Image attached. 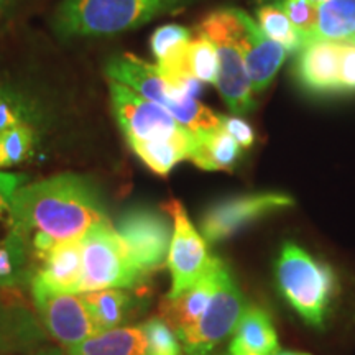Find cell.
I'll return each instance as SVG.
<instances>
[{"mask_svg": "<svg viewBox=\"0 0 355 355\" xmlns=\"http://www.w3.org/2000/svg\"><path fill=\"white\" fill-rule=\"evenodd\" d=\"M8 216L12 230L25 243L33 237H46L55 243L78 241L107 219L94 183L73 173L21 184L13 194Z\"/></svg>", "mask_w": 355, "mask_h": 355, "instance_id": "1", "label": "cell"}, {"mask_svg": "<svg viewBox=\"0 0 355 355\" xmlns=\"http://www.w3.org/2000/svg\"><path fill=\"white\" fill-rule=\"evenodd\" d=\"M193 0H63L51 26L61 40L109 38L183 10Z\"/></svg>", "mask_w": 355, "mask_h": 355, "instance_id": "2", "label": "cell"}, {"mask_svg": "<svg viewBox=\"0 0 355 355\" xmlns=\"http://www.w3.org/2000/svg\"><path fill=\"white\" fill-rule=\"evenodd\" d=\"M105 76L168 110L189 132L199 133L220 125L219 114L202 105L196 97H191L181 89L168 84L159 76L155 64L146 63L140 58L133 55L114 56L105 64Z\"/></svg>", "mask_w": 355, "mask_h": 355, "instance_id": "3", "label": "cell"}, {"mask_svg": "<svg viewBox=\"0 0 355 355\" xmlns=\"http://www.w3.org/2000/svg\"><path fill=\"white\" fill-rule=\"evenodd\" d=\"M277 283L282 295L306 322L322 327L336 293V278L329 266L288 242L277 261Z\"/></svg>", "mask_w": 355, "mask_h": 355, "instance_id": "4", "label": "cell"}, {"mask_svg": "<svg viewBox=\"0 0 355 355\" xmlns=\"http://www.w3.org/2000/svg\"><path fill=\"white\" fill-rule=\"evenodd\" d=\"M239 26L237 8H222L209 13L198 30L216 46L219 58L217 91L234 114L242 115L255 109V92L237 43Z\"/></svg>", "mask_w": 355, "mask_h": 355, "instance_id": "5", "label": "cell"}, {"mask_svg": "<svg viewBox=\"0 0 355 355\" xmlns=\"http://www.w3.org/2000/svg\"><path fill=\"white\" fill-rule=\"evenodd\" d=\"M81 243L84 265L81 293L105 288L130 290L144 278V273L133 263L125 243L109 219L89 229Z\"/></svg>", "mask_w": 355, "mask_h": 355, "instance_id": "6", "label": "cell"}, {"mask_svg": "<svg viewBox=\"0 0 355 355\" xmlns=\"http://www.w3.org/2000/svg\"><path fill=\"white\" fill-rule=\"evenodd\" d=\"M245 311V300L224 263L219 265L216 286L202 316L188 331L178 334L188 355L209 354L222 339L234 332Z\"/></svg>", "mask_w": 355, "mask_h": 355, "instance_id": "7", "label": "cell"}, {"mask_svg": "<svg viewBox=\"0 0 355 355\" xmlns=\"http://www.w3.org/2000/svg\"><path fill=\"white\" fill-rule=\"evenodd\" d=\"M107 81L114 115L128 144L186 140L194 135L181 125L168 110L146 101L145 97L121 83L110 79Z\"/></svg>", "mask_w": 355, "mask_h": 355, "instance_id": "8", "label": "cell"}, {"mask_svg": "<svg viewBox=\"0 0 355 355\" xmlns=\"http://www.w3.org/2000/svg\"><path fill=\"white\" fill-rule=\"evenodd\" d=\"M166 211L173 217V235L168 250V268L171 272L170 298L194 286L216 265L217 259L207 250V243L191 222L183 204L170 201Z\"/></svg>", "mask_w": 355, "mask_h": 355, "instance_id": "9", "label": "cell"}, {"mask_svg": "<svg viewBox=\"0 0 355 355\" xmlns=\"http://www.w3.org/2000/svg\"><path fill=\"white\" fill-rule=\"evenodd\" d=\"M32 295L40 322L66 349L97 334L81 295L51 290L35 277L32 278Z\"/></svg>", "mask_w": 355, "mask_h": 355, "instance_id": "10", "label": "cell"}, {"mask_svg": "<svg viewBox=\"0 0 355 355\" xmlns=\"http://www.w3.org/2000/svg\"><path fill=\"white\" fill-rule=\"evenodd\" d=\"M293 198L283 193H252L212 204L201 220L206 242H220L263 216L293 206Z\"/></svg>", "mask_w": 355, "mask_h": 355, "instance_id": "11", "label": "cell"}, {"mask_svg": "<svg viewBox=\"0 0 355 355\" xmlns=\"http://www.w3.org/2000/svg\"><path fill=\"white\" fill-rule=\"evenodd\" d=\"M117 232L133 263L146 275L165 263L171 243V229L165 217L148 209H133L117 222Z\"/></svg>", "mask_w": 355, "mask_h": 355, "instance_id": "12", "label": "cell"}, {"mask_svg": "<svg viewBox=\"0 0 355 355\" xmlns=\"http://www.w3.org/2000/svg\"><path fill=\"white\" fill-rule=\"evenodd\" d=\"M343 42L314 38L304 43L293 64V76L301 89L314 96H343L340 83Z\"/></svg>", "mask_w": 355, "mask_h": 355, "instance_id": "13", "label": "cell"}, {"mask_svg": "<svg viewBox=\"0 0 355 355\" xmlns=\"http://www.w3.org/2000/svg\"><path fill=\"white\" fill-rule=\"evenodd\" d=\"M237 15L241 20L237 33L239 48L242 51L254 92L260 94L272 84L279 68L285 63L288 51L282 44L266 37L259 24L241 8H237Z\"/></svg>", "mask_w": 355, "mask_h": 355, "instance_id": "14", "label": "cell"}, {"mask_svg": "<svg viewBox=\"0 0 355 355\" xmlns=\"http://www.w3.org/2000/svg\"><path fill=\"white\" fill-rule=\"evenodd\" d=\"M38 260L42 263L33 277L38 278L43 285L73 295L81 293L84 275L81 239L58 242Z\"/></svg>", "mask_w": 355, "mask_h": 355, "instance_id": "15", "label": "cell"}, {"mask_svg": "<svg viewBox=\"0 0 355 355\" xmlns=\"http://www.w3.org/2000/svg\"><path fill=\"white\" fill-rule=\"evenodd\" d=\"M220 263L222 261L217 259L211 272L202 279H199L196 285L175 296V298L166 296L163 300L162 319L175 331L176 336L193 327L198 322V319L202 316L204 309H206L212 296V291H214L217 270H219Z\"/></svg>", "mask_w": 355, "mask_h": 355, "instance_id": "16", "label": "cell"}, {"mask_svg": "<svg viewBox=\"0 0 355 355\" xmlns=\"http://www.w3.org/2000/svg\"><path fill=\"white\" fill-rule=\"evenodd\" d=\"M38 319L20 303H12L0 290V355L28 352L43 340Z\"/></svg>", "mask_w": 355, "mask_h": 355, "instance_id": "17", "label": "cell"}, {"mask_svg": "<svg viewBox=\"0 0 355 355\" xmlns=\"http://www.w3.org/2000/svg\"><path fill=\"white\" fill-rule=\"evenodd\" d=\"M232 355H277L278 337L268 314L260 308L243 311L234 329Z\"/></svg>", "mask_w": 355, "mask_h": 355, "instance_id": "18", "label": "cell"}, {"mask_svg": "<svg viewBox=\"0 0 355 355\" xmlns=\"http://www.w3.org/2000/svg\"><path fill=\"white\" fill-rule=\"evenodd\" d=\"M194 148L189 159L206 171H230L242 157V146L220 125L194 133Z\"/></svg>", "mask_w": 355, "mask_h": 355, "instance_id": "19", "label": "cell"}, {"mask_svg": "<svg viewBox=\"0 0 355 355\" xmlns=\"http://www.w3.org/2000/svg\"><path fill=\"white\" fill-rule=\"evenodd\" d=\"M66 355H146L144 326L101 331L66 349Z\"/></svg>", "mask_w": 355, "mask_h": 355, "instance_id": "20", "label": "cell"}, {"mask_svg": "<svg viewBox=\"0 0 355 355\" xmlns=\"http://www.w3.org/2000/svg\"><path fill=\"white\" fill-rule=\"evenodd\" d=\"M83 303L89 311L97 332L121 327L132 308V298L121 288L81 293Z\"/></svg>", "mask_w": 355, "mask_h": 355, "instance_id": "21", "label": "cell"}, {"mask_svg": "<svg viewBox=\"0 0 355 355\" xmlns=\"http://www.w3.org/2000/svg\"><path fill=\"white\" fill-rule=\"evenodd\" d=\"M194 135L186 140L166 141H132L133 153L157 175L166 176L178 163L189 159L194 148Z\"/></svg>", "mask_w": 355, "mask_h": 355, "instance_id": "22", "label": "cell"}, {"mask_svg": "<svg viewBox=\"0 0 355 355\" xmlns=\"http://www.w3.org/2000/svg\"><path fill=\"white\" fill-rule=\"evenodd\" d=\"M316 38L355 42V0L319 2Z\"/></svg>", "mask_w": 355, "mask_h": 355, "instance_id": "23", "label": "cell"}, {"mask_svg": "<svg viewBox=\"0 0 355 355\" xmlns=\"http://www.w3.org/2000/svg\"><path fill=\"white\" fill-rule=\"evenodd\" d=\"M257 24L266 37L282 44L290 53H298L304 46V38L296 32L285 12L272 2H263L257 7Z\"/></svg>", "mask_w": 355, "mask_h": 355, "instance_id": "24", "label": "cell"}, {"mask_svg": "<svg viewBox=\"0 0 355 355\" xmlns=\"http://www.w3.org/2000/svg\"><path fill=\"white\" fill-rule=\"evenodd\" d=\"M26 243L10 229L0 241V290H12L26 278Z\"/></svg>", "mask_w": 355, "mask_h": 355, "instance_id": "25", "label": "cell"}, {"mask_svg": "<svg viewBox=\"0 0 355 355\" xmlns=\"http://www.w3.org/2000/svg\"><path fill=\"white\" fill-rule=\"evenodd\" d=\"M35 133L24 121L0 132V170L25 162L32 155Z\"/></svg>", "mask_w": 355, "mask_h": 355, "instance_id": "26", "label": "cell"}, {"mask_svg": "<svg viewBox=\"0 0 355 355\" xmlns=\"http://www.w3.org/2000/svg\"><path fill=\"white\" fill-rule=\"evenodd\" d=\"M186 60L191 74L202 84H216L217 71H219V58L216 46L209 38L199 33L196 38H191L186 48Z\"/></svg>", "mask_w": 355, "mask_h": 355, "instance_id": "27", "label": "cell"}, {"mask_svg": "<svg viewBox=\"0 0 355 355\" xmlns=\"http://www.w3.org/2000/svg\"><path fill=\"white\" fill-rule=\"evenodd\" d=\"M266 2L275 3L285 12L288 20L304 38V42L316 38L319 2L314 0H266Z\"/></svg>", "mask_w": 355, "mask_h": 355, "instance_id": "28", "label": "cell"}, {"mask_svg": "<svg viewBox=\"0 0 355 355\" xmlns=\"http://www.w3.org/2000/svg\"><path fill=\"white\" fill-rule=\"evenodd\" d=\"M146 355H181L180 340L163 319H152L144 326Z\"/></svg>", "mask_w": 355, "mask_h": 355, "instance_id": "29", "label": "cell"}, {"mask_svg": "<svg viewBox=\"0 0 355 355\" xmlns=\"http://www.w3.org/2000/svg\"><path fill=\"white\" fill-rule=\"evenodd\" d=\"M191 42V33L188 28H184L183 25H163L157 28L150 40V48H152V55L155 61L165 60L166 56H170L171 53H175L183 48L184 44Z\"/></svg>", "mask_w": 355, "mask_h": 355, "instance_id": "30", "label": "cell"}, {"mask_svg": "<svg viewBox=\"0 0 355 355\" xmlns=\"http://www.w3.org/2000/svg\"><path fill=\"white\" fill-rule=\"evenodd\" d=\"M220 127L237 141L242 148H250L255 141V133L243 119L237 115H220Z\"/></svg>", "mask_w": 355, "mask_h": 355, "instance_id": "31", "label": "cell"}, {"mask_svg": "<svg viewBox=\"0 0 355 355\" xmlns=\"http://www.w3.org/2000/svg\"><path fill=\"white\" fill-rule=\"evenodd\" d=\"M340 83L343 94H355V42H343Z\"/></svg>", "mask_w": 355, "mask_h": 355, "instance_id": "32", "label": "cell"}, {"mask_svg": "<svg viewBox=\"0 0 355 355\" xmlns=\"http://www.w3.org/2000/svg\"><path fill=\"white\" fill-rule=\"evenodd\" d=\"M24 176L0 171V214L10 211V202L15 191L21 186Z\"/></svg>", "mask_w": 355, "mask_h": 355, "instance_id": "33", "label": "cell"}, {"mask_svg": "<svg viewBox=\"0 0 355 355\" xmlns=\"http://www.w3.org/2000/svg\"><path fill=\"white\" fill-rule=\"evenodd\" d=\"M21 121H24V119L20 117L19 105L13 104L12 99H8L7 96H3L2 92H0V132L6 130L7 127L15 125V123H19Z\"/></svg>", "mask_w": 355, "mask_h": 355, "instance_id": "34", "label": "cell"}, {"mask_svg": "<svg viewBox=\"0 0 355 355\" xmlns=\"http://www.w3.org/2000/svg\"><path fill=\"white\" fill-rule=\"evenodd\" d=\"M19 2H21V0H0V15H2L3 12L12 10Z\"/></svg>", "mask_w": 355, "mask_h": 355, "instance_id": "35", "label": "cell"}, {"mask_svg": "<svg viewBox=\"0 0 355 355\" xmlns=\"http://www.w3.org/2000/svg\"><path fill=\"white\" fill-rule=\"evenodd\" d=\"M33 355H63V352H61V350H58V349H43V350H40V352L33 354Z\"/></svg>", "mask_w": 355, "mask_h": 355, "instance_id": "36", "label": "cell"}, {"mask_svg": "<svg viewBox=\"0 0 355 355\" xmlns=\"http://www.w3.org/2000/svg\"><path fill=\"white\" fill-rule=\"evenodd\" d=\"M277 355H309V354H298V352H283V354H277Z\"/></svg>", "mask_w": 355, "mask_h": 355, "instance_id": "37", "label": "cell"}, {"mask_svg": "<svg viewBox=\"0 0 355 355\" xmlns=\"http://www.w3.org/2000/svg\"><path fill=\"white\" fill-rule=\"evenodd\" d=\"M314 2H324V0H314Z\"/></svg>", "mask_w": 355, "mask_h": 355, "instance_id": "38", "label": "cell"}]
</instances>
